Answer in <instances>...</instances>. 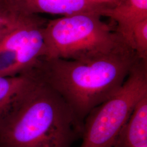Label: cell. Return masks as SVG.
Returning a JSON list of instances; mask_svg holds the SVG:
<instances>
[{
	"instance_id": "5",
	"label": "cell",
	"mask_w": 147,
	"mask_h": 147,
	"mask_svg": "<svg viewBox=\"0 0 147 147\" xmlns=\"http://www.w3.org/2000/svg\"><path fill=\"white\" fill-rule=\"evenodd\" d=\"M47 22L38 15H29L0 40V76L27 73L46 58L43 30Z\"/></svg>"
},
{
	"instance_id": "11",
	"label": "cell",
	"mask_w": 147,
	"mask_h": 147,
	"mask_svg": "<svg viewBox=\"0 0 147 147\" xmlns=\"http://www.w3.org/2000/svg\"><path fill=\"white\" fill-rule=\"evenodd\" d=\"M132 44L137 57L147 60V19L139 22L134 27Z\"/></svg>"
},
{
	"instance_id": "9",
	"label": "cell",
	"mask_w": 147,
	"mask_h": 147,
	"mask_svg": "<svg viewBox=\"0 0 147 147\" xmlns=\"http://www.w3.org/2000/svg\"><path fill=\"white\" fill-rule=\"evenodd\" d=\"M111 147H147V95L137 103Z\"/></svg>"
},
{
	"instance_id": "1",
	"label": "cell",
	"mask_w": 147,
	"mask_h": 147,
	"mask_svg": "<svg viewBox=\"0 0 147 147\" xmlns=\"http://www.w3.org/2000/svg\"><path fill=\"white\" fill-rule=\"evenodd\" d=\"M139 59L124 42L109 53L86 60L44 58L35 70L84 125L91 111L121 88Z\"/></svg>"
},
{
	"instance_id": "7",
	"label": "cell",
	"mask_w": 147,
	"mask_h": 147,
	"mask_svg": "<svg viewBox=\"0 0 147 147\" xmlns=\"http://www.w3.org/2000/svg\"><path fill=\"white\" fill-rule=\"evenodd\" d=\"M35 77L33 69L14 76H0V128L20 107Z\"/></svg>"
},
{
	"instance_id": "8",
	"label": "cell",
	"mask_w": 147,
	"mask_h": 147,
	"mask_svg": "<svg viewBox=\"0 0 147 147\" xmlns=\"http://www.w3.org/2000/svg\"><path fill=\"white\" fill-rule=\"evenodd\" d=\"M100 16L116 21L115 31L133 49L134 28L137 24L147 19V0H119L113 7L103 9Z\"/></svg>"
},
{
	"instance_id": "6",
	"label": "cell",
	"mask_w": 147,
	"mask_h": 147,
	"mask_svg": "<svg viewBox=\"0 0 147 147\" xmlns=\"http://www.w3.org/2000/svg\"><path fill=\"white\" fill-rule=\"evenodd\" d=\"M14 8L26 15L39 13L72 16L100 13L109 5L95 0H7Z\"/></svg>"
},
{
	"instance_id": "4",
	"label": "cell",
	"mask_w": 147,
	"mask_h": 147,
	"mask_svg": "<svg viewBox=\"0 0 147 147\" xmlns=\"http://www.w3.org/2000/svg\"><path fill=\"white\" fill-rule=\"evenodd\" d=\"M147 95V60L139 59L124 83L89 112L80 147H111L139 101Z\"/></svg>"
},
{
	"instance_id": "2",
	"label": "cell",
	"mask_w": 147,
	"mask_h": 147,
	"mask_svg": "<svg viewBox=\"0 0 147 147\" xmlns=\"http://www.w3.org/2000/svg\"><path fill=\"white\" fill-rule=\"evenodd\" d=\"M34 71L20 107L0 128V147H71L82 138L84 125Z\"/></svg>"
},
{
	"instance_id": "3",
	"label": "cell",
	"mask_w": 147,
	"mask_h": 147,
	"mask_svg": "<svg viewBox=\"0 0 147 147\" xmlns=\"http://www.w3.org/2000/svg\"><path fill=\"white\" fill-rule=\"evenodd\" d=\"M43 32L47 47L45 59L86 60L109 53L125 42L95 13L47 21Z\"/></svg>"
},
{
	"instance_id": "10",
	"label": "cell",
	"mask_w": 147,
	"mask_h": 147,
	"mask_svg": "<svg viewBox=\"0 0 147 147\" xmlns=\"http://www.w3.org/2000/svg\"><path fill=\"white\" fill-rule=\"evenodd\" d=\"M28 16L17 11L7 0H0V40L18 26Z\"/></svg>"
}]
</instances>
